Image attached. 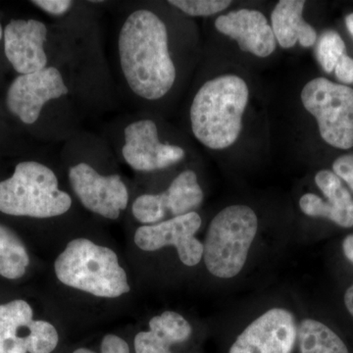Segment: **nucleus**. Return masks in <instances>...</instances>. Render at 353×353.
Here are the masks:
<instances>
[{
  "mask_svg": "<svg viewBox=\"0 0 353 353\" xmlns=\"http://www.w3.org/2000/svg\"><path fill=\"white\" fill-rule=\"evenodd\" d=\"M118 48L121 69L134 94L157 101L170 92L176 67L166 25L157 14L145 9L132 12L121 29Z\"/></svg>",
  "mask_w": 353,
  "mask_h": 353,
  "instance_id": "nucleus-1",
  "label": "nucleus"
},
{
  "mask_svg": "<svg viewBox=\"0 0 353 353\" xmlns=\"http://www.w3.org/2000/svg\"><path fill=\"white\" fill-rule=\"evenodd\" d=\"M248 101L250 88L241 77L225 74L211 79L190 106L192 134L210 150H226L240 137Z\"/></svg>",
  "mask_w": 353,
  "mask_h": 353,
  "instance_id": "nucleus-2",
  "label": "nucleus"
},
{
  "mask_svg": "<svg viewBox=\"0 0 353 353\" xmlns=\"http://www.w3.org/2000/svg\"><path fill=\"white\" fill-rule=\"evenodd\" d=\"M54 269L62 284L92 296L115 299L131 290L117 254L87 239L70 241L55 261Z\"/></svg>",
  "mask_w": 353,
  "mask_h": 353,
  "instance_id": "nucleus-3",
  "label": "nucleus"
},
{
  "mask_svg": "<svg viewBox=\"0 0 353 353\" xmlns=\"http://www.w3.org/2000/svg\"><path fill=\"white\" fill-rule=\"evenodd\" d=\"M71 205V197L58 188L54 172L39 162H21L12 176L0 182V212L4 214L57 217Z\"/></svg>",
  "mask_w": 353,
  "mask_h": 353,
  "instance_id": "nucleus-4",
  "label": "nucleus"
},
{
  "mask_svg": "<svg viewBox=\"0 0 353 353\" xmlns=\"http://www.w3.org/2000/svg\"><path fill=\"white\" fill-rule=\"evenodd\" d=\"M259 230V218L250 206L231 205L221 210L209 225L203 256L215 277H236L245 266Z\"/></svg>",
  "mask_w": 353,
  "mask_h": 353,
  "instance_id": "nucleus-5",
  "label": "nucleus"
},
{
  "mask_svg": "<svg viewBox=\"0 0 353 353\" xmlns=\"http://www.w3.org/2000/svg\"><path fill=\"white\" fill-rule=\"evenodd\" d=\"M301 99L323 141L339 150L353 148V88L319 77L305 83Z\"/></svg>",
  "mask_w": 353,
  "mask_h": 353,
  "instance_id": "nucleus-6",
  "label": "nucleus"
},
{
  "mask_svg": "<svg viewBox=\"0 0 353 353\" xmlns=\"http://www.w3.org/2000/svg\"><path fill=\"white\" fill-rule=\"evenodd\" d=\"M59 336L50 323L32 320L25 301L0 304V353H51Z\"/></svg>",
  "mask_w": 353,
  "mask_h": 353,
  "instance_id": "nucleus-7",
  "label": "nucleus"
},
{
  "mask_svg": "<svg viewBox=\"0 0 353 353\" xmlns=\"http://www.w3.org/2000/svg\"><path fill=\"white\" fill-rule=\"evenodd\" d=\"M201 223V216L192 211L157 224L145 225L137 230L134 243L145 252L174 245L183 264L196 266L203 256V245L194 236Z\"/></svg>",
  "mask_w": 353,
  "mask_h": 353,
  "instance_id": "nucleus-8",
  "label": "nucleus"
},
{
  "mask_svg": "<svg viewBox=\"0 0 353 353\" xmlns=\"http://www.w3.org/2000/svg\"><path fill=\"white\" fill-rule=\"evenodd\" d=\"M69 181L83 205L92 212L116 220L127 208L129 194L120 176H102L90 165L79 163L70 168Z\"/></svg>",
  "mask_w": 353,
  "mask_h": 353,
  "instance_id": "nucleus-9",
  "label": "nucleus"
},
{
  "mask_svg": "<svg viewBox=\"0 0 353 353\" xmlns=\"http://www.w3.org/2000/svg\"><path fill=\"white\" fill-rule=\"evenodd\" d=\"M61 73L46 67L34 73L20 75L13 81L6 95V105L25 124L37 122L46 102L68 94Z\"/></svg>",
  "mask_w": 353,
  "mask_h": 353,
  "instance_id": "nucleus-10",
  "label": "nucleus"
},
{
  "mask_svg": "<svg viewBox=\"0 0 353 353\" xmlns=\"http://www.w3.org/2000/svg\"><path fill=\"white\" fill-rule=\"evenodd\" d=\"M296 318L284 308H273L248 325L229 353H292L297 340Z\"/></svg>",
  "mask_w": 353,
  "mask_h": 353,
  "instance_id": "nucleus-11",
  "label": "nucleus"
},
{
  "mask_svg": "<svg viewBox=\"0 0 353 353\" xmlns=\"http://www.w3.org/2000/svg\"><path fill=\"white\" fill-rule=\"evenodd\" d=\"M203 201V192L194 171L178 175L170 187L159 194H143L132 203L134 218L143 224H157L166 215L174 217L192 212Z\"/></svg>",
  "mask_w": 353,
  "mask_h": 353,
  "instance_id": "nucleus-12",
  "label": "nucleus"
},
{
  "mask_svg": "<svg viewBox=\"0 0 353 353\" xmlns=\"http://www.w3.org/2000/svg\"><path fill=\"white\" fill-rule=\"evenodd\" d=\"M123 157L132 169L152 172L178 163L185 152L178 145L162 143L157 125L152 120H139L125 129Z\"/></svg>",
  "mask_w": 353,
  "mask_h": 353,
  "instance_id": "nucleus-13",
  "label": "nucleus"
},
{
  "mask_svg": "<svg viewBox=\"0 0 353 353\" xmlns=\"http://www.w3.org/2000/svg\"><path fill=\"white\" fill-rule=\"evenodd\" d=\"M46 25L38 20H12L6 26L4 51L16 72L26 75L46 68Z\"/></svg>",
  "mask_w": 353,
  "mask_h": 353,
  "instance_id": "nucleus-14",
  "label": "nucleus"
},
{
  "mask_svg": "<svg viewBox=\"0 0 353 353\" xmlns=\"http://www.w3.org/2000/svg\"><path fill=\"white\" fill-rule=\"evenodd\" d=\"M215 28L221 34L234 39L243 52L266 58L276 50L277 41L263 13L252 9H239L220 15Z\"/></svg>",
  "mask_w": 353,
  "mask_h": 353,
  "instance_id": "nucleus-15",
  "label": "nucleus"
},
{
  "mask_svg": "<svg viewBox=\"0 0 353 353\" xmlns=\"http://www.w3.org/2000/svg\"><path fill=\"white\" fill-rule=\"evenodd\" d=\"M315 183L327 201L314 194H305L299 199V208L309 217L326 218L338 226L353 227V199L334 172L321 170Z\"/></svg>",
  "mask_w": 353,
  "mask_h": 353,
  "instance_id": "nucleus-16",
  "label": "nucleus"
},
{
  "mask_svg": "<svg viewBox=\"0 0 353 353\" xmlns=\"http://www.w3.org/2000/svg\"><path fill=\"white\" fill-rule=\"evenodd\" d=\"M304 6L303 0H281L272 12L271 27L276 41L285 50L297 43L303 48L316 43L317 32L303 17Z\"/></svg>",
  "mask_w": 353,
  "mask_h": 353,
  "instance_id": "nucleus-17",
  "label": "nucleus"
},
{
  "mask_svg": "<svg viewBox=\"0 0 353 353\" xmlns=\"http://www.w3.org/2000/svg\"><path fill=\"white\" fill-rule=\"evenodd\" d=\"M150 331L141 332L134 338L136 353L170 352L174 343L189 340L192 334L190 323L179 313L165 311L150 321Z\"/></svg>",
  "mask_w": 353,
  "mask_h": 353,
  "instance_id": "nucleus-18",
  "label": "nucleus"
},
{
  "mask_svg": "<svg viewBox=\"0 0 353 353\" xmlns=\"http://www.w3.org/2000/svg\"><path fill=\"white\" fill-rule=\"evenodd\" d=\"M301 353H350L343 341L327 325L305 319L297 329Z\"/></svg>",
  "mask_w": 353,
  "mask_h": 353,
  "instance_id": "nucleus-19",
  "label": "nucleus"
},
{
  "mask_svg": "<svg viewBox=\"0 0 353 353\" xmlns=\"http://www.w3.org/2000/svg\"><path fill=\"white\" fill-rule=\"evenodd\" d=\"M30 257L15 232L0 224V276L16 280L25 275Z\"/></svg>",
  "mask_w": 353,
  "mask_h": 353,
  "instance_id": "nucleus-20",
  "label": "nucleus"
},
{
  "mask_svg": "<svg viewBox=\"0 0 353 353\" xmlns=\"http://www.w3.org/2000/svg\"><path fill=\"white\" fill-rule=\"evenodd\" d=\"M345 41L338 32H324L317 46V58L324 71L332 73L339 60L345 54Z\"/></svg>",
  "mask_w": 353,
  "mask_h": 353,
  "instance_id": "nucleus-21",
  "label": "nucleus"
},
{
  "mask_svg": "<svg viewBox=\"0 0 353 353\" xmlns=\"http://www.w3.org/2000/svg\"><path fill=\"white\" fill-rule=\"evenodd\" d=\"M171 6L194 17H208L226 10L231 6L230 0H171Z\"/></svg>",
  "mask_w": 353,
  "mask_h": 353,
  "instance_id": "nucleus-22",
  "label": "nucleus"
},
{
  "mask_svg": "<svg viewBox=\"0 0 353 353\" xmlns=\"http://www.w3.org/2000/svg\"><path fill=\"white\" fill-rule=\"evenodd\" d=\"M101 353H130V347L126 341L115 334L104 336L101 345ZM73 353H97L88 348H79Z\"/></svg>",
  "mask_w": 353,
  "mask_h": 353,
  "instance_id": "nucleus-23",
  "label": "nucleus"
},
{
  "mask_svg": "<svg viewBox=\"0 0 353 353\" xmlns=\"http://www.w3.org/2000/svg\"><path fill=\"white\" fill-rule=\"evenodd\" d=\"M333 172L343 179L353 190V154H345L336 158L333 164Z\"/></svg>",
  "mask_w": 353,
  "mask_h": 353,
  "instance_id": "nucleus-24",
  "label": "nucleus"
},
{
  "mask_svg": "<svg viewBox=\"0 0 353 353\" xmlns=\"http://www.w3.org/2000/svg\"><path fill=\"white\" fill-rule=\"evenodd\" d=\"M32 3L54 16L63 15L73 6V2L70 0H36Z\"/></svg>",
  "mask_w": 353,
  "mask_h": 353,
  "instance_id": "nucleus-25",
  "label": "nucleus"
},
{
  "mask_svg": "<svg viewBox=\"0 0 353 353\" xmlns=\"http://www.w3.org/2000/svg\"><path fill=\"white\" fill-rule=\"evenodd\" d=\"M334 71L336 78L341 83H353V59L352 57H347V54L343 55L334 67Z\"/></svg>",
  "mask_w": 353,
  "mask_h": 353,
  "instance_id": "nucleus-26",
  "label": "nucleus"
},
{
  "mask_svg": "<svg viewBox=\"0 0 353 353\" xmlns=\"http://www.w3.org/2000/svg\"><path fill=\"white\" fill-rule=\"evenodd\" d=\"M343 250L347 259L353 263V234H350L343 240Z\"/></svg>",
  "mask_w": 353,
  "mask_h": 353,
  "instance_id": "nucleus-27",
  "label": "nucleus"
},
{
  "mask_svg": "<svg viewBox=\"0 0 353 353\" xmlns=\"http://www.w3.org/2000/svg\"><path fill=\"white\" fill-rule=\"evenodd\" d=\"M345 305L347 307L348 312L353 317V285H350L347 290H345Z\"/></svg>",
  "mask_w": 353,
  "mask_h": 353,
  "instance_id": "nucleus-28",
  "label": "nucleus"
},
{
  "mask_svg": "<svg viewBox=\"0 0 353 353\" xmlns=\"http://www.w3.org/2000/svg\"><path fill=\"white\" fill-rule=\"evenodd\" d=\"M345 24H347V30L353 37V13L350 14L345 19Z\"/></svg>",
  "mask_w": 353,
  "mask_h": 353,
  "instance_id": "nucleus-29",
  "label": "nucleus"
},
{
  "mask_svg": "<svg viewBox=\"0 0 353 353\" xmlns=\"http://www.w3.org/2000/svg\"><path fill=\"white\" fill-rule=\"evenodd\" d=\"M3 37V31H2L1 24H0V39Z\"/></svg>",
  "mask_w": 353,
  "mask_h": 353,
  "instance_id": "nucleus-30",
  "label": "nucleus"
},
{
  "mask_svg": "<svg viewBox=\"0 0 353 353\" xmlns=\"http://www.w3.org/2000/svg\"><path fill=\"white\" fill-rule=\"evenodd\" d=\"M163 353H172V352H171V350H170V352H163Z\"/></svg>",
  "mask_w": 353,
  "mask_h": 353,
  "instance_id": "nucleus-31",
  "label": "nucleus"
}]
</instances>
